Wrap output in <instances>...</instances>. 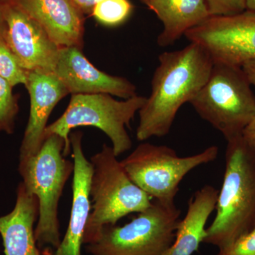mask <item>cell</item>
I'll list each match as a JSON object with an SVG mask.
<instances>
[{"instance_id":"6da1fadb","label":"cell","mask_w":255,"mask_h":255,"mask_svg":"<svg viewBox=\"0 0 255 255\" xmlns=\"http://www.w3.org/2000/svg\"><path fill=\"white\" fill-rule=\"evenodd\" d=\"M213 65L206 50L194 43L159 55L150 97L138 112V141L169 133L179 109L190 103L204 86Z\"/></svg>"},{"instance_id":"7a4b0ae2","label":"cell","mask_w":255,"mask_h":255,"mask_svg":"<svg viewBox=\"0 0 255 255\" xmlns=\"http://www.w3.org/2000/svg\"><path fill=\"white\" fill-rule=\"evenodd\" d=\"M215 210L204 243L223 249L255 228V154L242 135L227 140L224 177Z\"/></svg>"},{"instance_id":"3957f363","label":"cell","mask_w":255,"mask_h":255,"mask_svg":"<svg viewBox=\"0 0 255 255\" xmlns=\"http://www.w3.org/2000/svg\"><path fill=\"white\" fill-rule=\"evenodd\" d=\"M64 148L63 139L51 135L45 138L36 155L18 163L21 182L38 199L35 238L38 248L49 246L55 250L61 241L58 206L65 184L74 172V163L65 158Z\"/></svg>"},{"instance_id":"277c9868","label":"cell","mask_w":255,"mask_h":255,"mask_svg":"<svg viewBox=\"0 0 255 255\" xmlns=\"http://www.w3.org/2000/svg\"><path fill=\"white\" fill-rule=\"evenodd\" d=\"M117 157L112 147L104 144L90 159L92 205L84 236L86 246L98 239L105 226L117 225L119 220L141 213L152 204V199L132 182Z\"/></svg>"},{"instance_id":"5b68a950","label":"cell","mask_w":255,"mask_h":255,"mask_svg":"<svg viewBox=\"0 0 255 255\" xmlns=\"http://www.w3.org/2000/svg\"><path fill=\"white\" fill-rule=\"evenodd\" d=\"M145 101L146 97L139 95L119 101L107 94L73 95L64 113L46 127L44 140L51 135L61 137L65 142L64 155L67 157L71 153L70 131L78 127H95L110 137L114 154L119 157L132 147L127 127H130Z\"/></svg>"},{"instance_id":"8992f818","label":"cell","mask_w":255,"mask_h":255,"mask_svg":"<svg viewBox=\"0 0 255 255\" xmlns=\"http://www.w3.org/2000/svg\"><path fill=\"white\" fill-rule=\"evenodd\" d=\"M190 104L226 140L242 135L255 118V95L241 67L214 64L207 82Z\"/></svg>"},{"instance_id":"52a82bcc","label":"cell","mask_w":255,"mask_h":255,"mask_svg":"<svg viewBox=\"0 0 255 255\" xmlns=\"http://www.w3.org/2000/svg\"><path fill=\"white\" fill-rule=\"evenodd\" d=\"M124 226H107L87 245L90 255H162L173 243L181 211L152 199L148 209Z\"/></svg>"},{"instance_id":"ba28073f","label":"cell","mask_w":255,"mask_h":255,"mask_svg":"<svg viewBox=\"0 0 255 255\" xmlns=\"http://www.w3.org/2000/svg\"><path fill=\"white\" fill-rule=\"evenodd\" d=\"M218 155L216 145L195 155L179 157L167 146L142 142L120 162L132 182L151 199L174 203L185 176L199 166L214 162Z\"/></svg>"},{"instance_id":"9c48e42d","label":"cell","mask_w":255,"mask_h":255,"mask_svg":"<svg viewBox=\"0 0 255 255\" xmlns=\"http://www.w3.org/2000/svg\"><path fill=\"white\" fill-rule=\"evenodd\" d=\"M191 43L202 47L213 63L241 67L255 60V11L210 16L186 32Z\"/></svg>"},{"instance_id":"30bf717a","label":"cell","mask_w":255,"mask_h":255,"mask_svg":"<svg viewBox=\"0 0 255 255\" xmlns=\"http://www.w3.org/2000/svg\"><path fill=\"white\" fill-rule=\"evenodd\" d=\"M2 3L5 43L21 68L27 72L53 73L61 47L12 0Z\"/></svg>"},{"instance_id":"8fae6325","label":"cell","mask_w":255,"mask_h":255,"mask_svg":"<svg viewBox=\"0 0 255 255\" xmlns=\"http://www.w3.org/2000/svg\"><path fill=\"white\" fill-rule=\"evenodd\" d=\"M53 74L72 95L107 94L124 100L137 95L134 84L127 78L101 71L78 47L60 48Z\"/></svg>"},{"instance_id":"7c38bea8","label":"cell","mask_w":255,"mask_h":255,"mask_svg":"<svg viewBox=\"0 0 255 255\" xmlns=\"http://www.w3.org/2000/svg\"><path fill=\"white\" fill-rule=\"evenodd\" d=\"M82 137L80 131L70 135L74 163L71 211L65 236L50 255H82L85 228L92 209L90 188L93 171L91 162L84 153Z\"/></svg>"},{"instance_id":"4fadbf2b","label":"cell","mask_w":255,"mask_h":255,"mask_svg":"<svg viewBox=\"0 0 255 255\" xmlns=\"http://www.w3.org/2000/svg\"><path fill=\"white\" fill-rule=\"evenodd\" d=\"M26 88L30 97L29 117L19 149V160L36 155L44 141L48 121L55 106L69 95L53 73L28 72Z\"/></svg>"},{"instance_id":"5bb4252c","label":"cell","mask_w":255,"mask_h":255,"mask_svg":"<svg viewBox=\"0 0 255 255\" xmlns=\"http://www.w3.org/2000/svg\"><path fill=\"white\" fill-rule=\"evenodd\" d=\"M60 47L84 44V16L73 0H12Z\"/></svg>"},{"instance_id":"9a60e30c","label":"cell","mask_w":255,"mask_h":255,"mask_svg":"<svg viewBox=\"0 0 255 255\" xmlns=\"http://www.w3.org/2000/svg\"><path fill=\"white\" fill-rule=\"evenodd\" d=\"M16 202L12 211L0 216V236L4 255H42L35 238L38 217L36 196L22 182L16 189Z\"/></svg>"},{"instance_id":"2e32d148","label":"cell","mask_w":255,"mask_h":255,"mask_svg":"<svg viewBox=\"0 0 255 255\" xmlns=\"http://www.w3.org/2000/svg\"><path fill=\"white\" fill-rule=\"evenodd\" d=\"M219 191L205 185L189 200L187 214L179 220L173 243L162 255H193L206 236V225L216 209Z\"/></svg>"},{"instance_id":"e0dca14e","label":"cell","mask_w":255,"mask_h":255,"mask_svg":"<svg viewBox=\"0 0 255 255\" xmlns=\"http://www.w3.org/2000/svg\"><path fill=\"white\" fill-rule=\"evenodd\" d=\"M146 5L163 25L157 40L160 47L172 46L211 16L206 0H150Z\"/></svg>"},{"instance_id":"ac0fdd59","label":"cell","mask_w":255,"mask_h":255,"mask_svg":"<svg viewBox=\"0 0 255 255\" xmlns=\"http://www.w3.org/2000/svg\"><path fill=\"white\" fill-rule=\"evenodd\" d=\"M132 11L128 0H100L92 10L96 19L106 26H117L126 21Z\"/></svg>"},{"instance_id":"d6986e66","label":"cell","mask_w":255,"mask_h":255,"mask_svg":"<svg viewBox=\"0 0 255 255\" xmlns=\"http://www.w3.org/2000/svg\"><path fill=\"white\" fill-rule=\"evenodd\" d=\"M9 82L0 77V132L11 135L19 110L18 97Z\"/></svg>"},{"instance_id":"ffe728a7","label":"cell","mask_w":255,"mask_h":255,"mask_svg":"<svg viewBox=\"0 0 255 255\" xmlns=\"http://www.w3.org/2000/svg\"><path fill=\"white\" fill-rule=\"evenodd\" d=\"M28 72L23 70L7 46L0 44V77L15 87L26 85Z\"/></svg>"},{"instance_id":"44dd1931","label":"cell","mask_w":255,"mask_h":255,"mask_svg":"<svg viewBox=\"0 0 255 255\" xmlns=\"http://www.w3.org/2000/svg\"><path fill=\"white\" fill-rule=\"evenodd\" d=\"M211 16H231L246 10V0H206Z\"/></svg>"},{"instance_id":"7402d4cb","label":"cell","mask_w":255,"mask_h":255,"mask_svg":"<svg viewBox=\"0 0 255 255\" xmlns=\"http://www.w3.org/2000/svg\"><path fill=\"white\" fill-rule=\"evenodd\" d=\"M216 255H255V228L238 238Z\"/></svg>"},{"instance_id":"603a6c76","label":"cell","mask_w":255,"mask_h":255,"mask_svg":"<svg viewBox=\"0 0 255 255\" xmlns=\"http://www.w3.org/2000/svg\"><path fill=\"white\" fill-rule=\"evenodd\" d=\"M242 135L247 145L255 154V118L243 130Z\"/></svg>"},{"instance_id":"cb8c5ba5","label":"cell","mask_w":255,"mask_h":255,"mask_svg":"<svg viewBox=\"0 0 255 255\" xmlns=\"http://www.w3.org/2000/svg\"><path fill=\"white\" fill-rule=\"evenodd\" d=\"M100 0H73L83 14H92L94 6Z\"/></svg>"},{"instance_id":"d4e9b609","label":"cell","mask_w":255,"mask_h":255,"mask_svg":"<svg viewBox=\"0 0 255 255\" xmlns=\"http://www.w3.org/2000/svg\"><path fill=\"white\" fill-rule=\"evenodd\" d=\"M241 68L251 85L255 87V60L247 62Z\"/></svg>"},{"instance_id":"484cf974","label":"cell","mask_w":255,"mask_h":255,"mask_svg":"<svg viewBox=\"0 0 255 255\" xmlns=\"http://www.w3.org/2000/svg\"><path fill=\"white\" fill-rule=\"evenodd\" d=\"M3 1H0V44L4 45L5 35H6V22H5L4 10H3Z\"/></svg>"},{"instance_id":"4316f807","label":"cell","mask_w":255,"mask_h":255,"mask_svg":"<svg viewBox=\"0 0 255 255\" xmlns=\"http://www.w3.org/2000/svg\"><path fill=\"white\" fill-rule=\"evenodd\" d=\"M246 9L255 11V0H246Z\"/></svg>"},{"instance_id":"83f0119b","label":"cell","mask_w":255,"mask_h":255,"mask_svg":"<svg viewBox=\"0 0 255 255\" xmlns=\"http://www.w3.org/2000/svg\"><path fill=\"white\" fill-rule=\"evenodd\" d=\"M142 2L145 3V4H147V3H148V1H150V0H141Z\"/></svg>"},{"instance_id":"f1b7e54d","label":"cell","mask_w":255,"mask_h":255,"mask_svg":"<svg viewBox=\"0 0 255 255\" xmlns=\"http://www.w3.org/2000/svg\"><path fill=\"white\" fill-rule=\"evenodd\" d=\"M0 1H4V0H0Z\"/></svg>"}]
</instances>
